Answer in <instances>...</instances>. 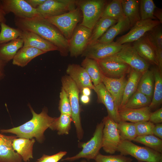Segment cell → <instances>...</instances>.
Here are the masks:
<instances>
[{
    "mask_svg": "<svg viewBox=\"0 0 162 162\" xmlns=\"http://www.w3.org/2000/svg\"><path fill=\"white\" fill-rule=\"evenodd\" d=\"M14 22L16 26L21 30L33 32L53 44L58 48L62 56H68L69 41L47 19L39 16L30 18L15 16Z\"/></svg>",
    "mask_w": 162,
    "mask_h": 162,
    "instance_id": "cell-1",
    "label": "cell"
},
{
    "mask_svg": "<svg viewBox=\"0 0 162 162\" xmlns=\"http://www.w3.org/2000/svg\"><path fill=\"white\" fill-rule=\"evenodd\" d=\"M32 117L29 121L17 127L11 129H1L2 133L15 134L18 138L31 139L35 138L39 143L44 140V133L55 121L56 117L50 116L48 110L44 107L39 114L36 113L30 104L28 105Z\"/></svg>",
    "mask_w": 162,
    "mask_h": 162,
    "instance_id": "cell-2",
    "label": "cell"
},
{
    "mask_svg": "<svg viewBox=\"0 0 162 162\" xmlns=\"http://www.w3.org/2000/svg\"><path fill=\"white\" fill-rule=\"evenodd\" d=\"M62 87L66 92L69 100L71 109V117L74 124L77 137L79 140L82 139L84 132L80 118V108L79 94L80 93L76 85L68 75L62 77Z\"/></svg>",
    "mask_w": 162,
    "mask_h": 162,
    "instance_id": "cell-3",
    "label": "cell"
},
{
    "mask_svg": "<svg viewBox=\"0 0 162 162\" xmlns=\"http://www.w3.org/2000/svg\"><path fill=\"white\" fill-rule=\"evenodd\" d=\"M107 2L105 0H76V5L82 14V20L80 25L92 30L101 18Z\"/></svg>",
    "mask_w": 162,
    "mask_h": 162,
    "instance_id": "cell-4",
    "label": "cell"
},
{
    "mask_svg": "<svg viewBox=\"0 0 162 162\" xmlns=\"http://www.w3.org/2000/svg\"><path fill=\"white\" fill-rule=\"evenodd\" d=\"M117 152L124 156L131 155L138 161L162 162V153L146 146L137 145L128 140H121Z\"/></svg>",
    "mask_w": 162,
    "mask_h": 162,
    "instance_id": "cell-5",
    "label": "cell"
},
{
    "mask_svg": "<svg viewBox=\"0 0 162 162\" xmlns=\"http://www.w3.org/2000/svg\"><path fill=\"white\" fill-rule=\"evenodd\" d=\"M104 124L102 121L96 125L92 137L87 142L82 144V150L76 155L68 157L62 161H73L81 158L94 159L102 148L103 130Z\"/></svg>",
    "mask_w": 162,
    "mask_h": 162,
    "instance_id": "cell-6",
    "label": "cell"
},
{
    "mask_svg": "<svg viewBox=\"0 0 162 162\" xmlns=\"http://www.w3.org/2000/svg\"><path fill=\"white\" fill-rule=\"evenodd\" d=\"M81 17V11L77 7L73 10L46 19L56 26L69 41Z\"/></svg>",
    "mask_w": 162,
    "mask_h": 162,
    "instance_id": "cell-7",
    "label": "cell"
},
{
    "mask_svg": "<svg viewBox=\"0 0 162 162\" xmlns=\"http://www.w3.org/2000/svg\"><path fill=\"white\" fill-rule=\"evenodd\" d=\"M102 148L107 153L113 154L117 152L121 140L117 129V123L108 116L103 118Z\"/></svg>",
    "mask_w": 162,
    "mask_h": 162,
    "instance_id": "cell-8",
    "label": "cell"
},
{
    "mask_svg": "<svg viewBox=\"0 0 162 162\" xmlns=\"http://www.w3.org/2000/svg\"><path fill=\"white\" fill-rule=\"evenodd\" d=\"M76 6L75 0H46L36 9L39 16L47 19L73 10Z\"/></svg>",
    "mask_w": 162,
    "mask_h": 162,
    "instance_id": "cell-9",
    "label": "cell"
},
{
    "mask_svg": "<svg viewBox=\"0 0 162 162\" xmlns=\"http://www.w3.org/2000/svg\"><path fill=\"white\" fill-rule=\"evenodd\" d=\"M92 30L82 26H76L69 40V50L71 57L81 55L87 47Z\"/></svg>",
    "mask_w": 162,
    "mask_h": 162,
    "instance_id": "cell-10",
    "label": "cell"
},
{
    "mask_svg": "<svg viewBox=\"0 0 162 162\" xmlns=\"http://www.w3.org/2000/svg\"><path fill=\"white\" fill-rule=\"evenodd\" d=\"M112 56L142 73L149 68L150 64L139 55L133 46L128 43L124 44L120 51Z\"/></svg>",
    "mask_w": 162,
    "mask_h": 162,
    "instance_id": "cell-11",
    "label": "cell"
},
{
    "mask_svg": "<svg viewBox=\"0 0 162 162\" xmlns=\"http://www.w3.org/2000/svg\"><path fill=\"white\" fill-rule=\"evenodd\" d=\"M124 45L114 41L108 43L96 42L88 45L81 56L96 60L101 59L117 53Z\"/></svg>",
    "mask_w": 162,
    "mask_h": 162,
    "instance_id": "cell-12",
    "label": "cell"
},
{
    "mask_svg": "<svg viewBox=\"0 0 162 162\" xmlns=\"http://www.w3.org/2000/svg\"><path fill=\"white\" fill-rule=\"evenodd\" d=\"M103 74L107 77L119 78L129 74L131 67L112 56L97 60Z\"/></svg>",
    "mask_w": 162,
    "mask_h": 162,
    "instance_id": "cell-13",
    "label": "cell"
},
{
    "mask_svg": "<svg viewBox=\"0 0 162 162\" xmlns=\"http://www.w3.org/2000/svg\"><path fill=\"white\" fill-rule=\"evenodd\" d=\"M160 24H161L157 20H141L132 26L128 33L117 38L115 42L120 45L133 42L143 36L147 32Z\"/></svg>",
    "mask_w": 162,
    "mask_h": 162,
    "instance_id": "cell-14",
    "label": "cell"
},
{
    "mask_svg": "<svg viewBox=\"0 0 162 162\" xmlns=\"http://www.w3.org/2000/svg\"><path fill=\"white\" fill-rule=\"evenodd\" d=\"M5 14L12 13L16 17L30 18L39 16L36 9L26 0H1Z\"/></svg>",
    "mask_w": 162,
    "mask_h": 162,
    "instance_id": "cell-15",
    "label": "cell"
},
{
    "mask_svg": "<svg viewBox=\"0 0 162 162\" xmlns=\"http://www.w3.org/2000/svg\"><path fill=\"white\" fill-rule=\"evenodd\" d=\"M97 96V102L103 104L106 107L108 116L115 122L120 121L118 109L111 95L102 82L94 86L93 89Z\"/></svg>",
    "mask_w": 162,
    "mask_h": 162,
    "instance_id": "cell-16",
    "label": "cell"
},
{
    "mask_svg": "<svg viewBox=\"0 0 162 162\" xmlns=\"http://www.w3.org/2000/svg\"><path fill=\"white\" fill-rule=\"evenodd\" d=\"M20 38L23 41L22 47H34L45 53L58 50V48L53 44L33 32L22 31Z\"/></svg>",
    "mask_w": 162,
    "mask_h": 162,
    "instance_id": "cell-17",
    "label": "cell"
},
{
    "mask_svg": "<svg viewBox=\"0 0 162 162\" xmlns=\"http://www.w3.org/2000/svg\"><path fill=\"white\" fill-rule=\"evenodd\" d=\"M66 72L74 82L80 92L84 88L94 89V86L91 79L86 70L80 65L72 64L68 66Z\"/></svg>",
    "mask_w": 162,
    "mask_h": 162,
    "instance_id": "cell-18",
    "label": "cell"
},
{
    "mask_svg": "<svg viewBox=\"0 0 162 162\" xmlns=\"http://www.w3.org/2000/svg\"><path fill=\"white\" fill-rule=\"evenodd\" d=\"M16 136L0 133V162H22L21 156L14 149L12 142Z\"/></svg>",
    "mask_w": 162,
    "mask_h": 162,
    "instance_id": "cell-19",
    "label": "cell"
},
{
    "mask_svg": "<svg viewBox=\"0 0 162 162\" xmlns=\"http://www.w3.org/2000/svg\"><path fill=\"white\" fill-rule=\"evenodd\" d=\"M127 81L125 76L118 79L107 77L103 75L102 76V82L113 97L118 110L121 104Z\"/></svg>",
    "mask_w": 162,
    "mask_h": 162,
    "instance_id": "cell-20",
    "label": "cell"
},
{
    "mask_svg": "<svg viewBox=\"0 0 162 162\" xmlns=\"http://www.w3.org/2000/svg\"><path fill=\"white\" fill-rule=\"evenodd\" d=\"M151 111L148 106L136 109H122L118 110L120 121L135 123L148 121Z\"/></svg>",
    "mask_w": 162,
    "mask_h": 162,
    "instance_id": "cell-21",
    "label": "cell"
},
{
    "mask_svg": "<svg viewBox=\"0 0 162 162\" xmlns=\"http://www.w3.org/2000/svg\"><path fill=\"white\" fill-rule=\"evenodd\" d=\"M131 28L128 19L124 16L110 27L96 42L101 43L112 42L116 36Z\"/></svg>",
    "mask_w": 162,
    "mask_h": 162,
    "instance_id": "cell-22",
    "label": "cell"
},
{
    "mask_svg": "<svg viewBox=\"0 0 162 162\" xmlns=\"http://www.w3.org/2000/svg\"><path fill=\"white\" fill-rule=\"evenodd\" d=\"M35 142L34 138L17 137L13 140L12 145L14 150L21 156L22 160L28 162L33 158V146Z\"/></svg>",
    "mask_w": 162,
    "mask_h": 162,
    "instance_id": "cell-23",
    "label": "cell"
},
{
    "mask_svg": "<svg viewBox=\"0 0 162 162\" xmlns=\"http://www.w3.org/2000/svg\"><path fill=\"white\" fill-rule=\"evenodd\" d=\"M133 46L139 55L150 64L158 66L154 50L144 36L133 42Z\"/></svg>",
    "mask_w": 162,
    "mask_h": 162,
    "instance_id": "cell-24",
    "label": "cell"
},
{
    "mask_svg": "<svg viewBox=\"0 0 162 162\" xmlns=\"http://www.w3.org/2000/svg\"><path fill=\"white\" fill-rule=\"evenodd\" d=\"M129 74L128 78L124 88L122 100L119 110L124 106L130 97L136 91L142 73L131 68Z\"/></svg>",
    "mask_w": 162,
    "mask_h": 162,
    "instance_id": "cell-25",
    "label": "cell"
},
{
    "mask_svg": "<svg viewBox=\"0 0 162 162\" xmlns=\"http://www.w3.org/2000/svg\"><path fill=\"white\" fill-rule=\"evenodd\" d=\"M45 53L34 47H22L17 51L13 59L12 63L14 65L24 67L33 59Z\"/></svg>",
    "mask_w": 162,
    "mask_h": 162,
    "instance_id": "cell-26",
    "label": "cell"
},
{
    "mask_svg": "<svg viewBox=\"0 0 162 162\" xmlns=\"http://www.w3.org/2000/svg\"><path fill=\"white\" fill-rule=\"evenodd\" d=\"M23 45L20 38L8 43L0 44V60L7 64L13 59L17 51Z\"/></svg>",
    "mask_w": 162,
    "mask_h": 162,
    "instance_id": "cell-27",
    "label": "cell"
},
{
    "mask_svg": "<svg viewBox=\"0 0 162 162\" xmlns=\"http://www.w3.org/2000/svg\"><path fill=\"white\" fill-rule=\"evenodd\" d=\"M121 2L123 13L128 19L131 28L141 20L140 0H121Z\"/></svg>",
    "mask_w": 162,
    "mask_h": 162,
    "instance_id": "cell-28",
    "label": "cell"
},
{
    "mask_svg": "<svg viewBox=\"0 0 162 162\" xmlns=\"http://www.w3.org/2000/svg\"><path fill=\"white\" fill-rule=\"evenodd\" d=\"M81 66L87 72L94 86L102 82L103 74L97 60L85 58L81 63Z\"/></svg>",
    "mask_w": 162,
    "mask_h": 162,
    "instance_id": "cell-29",
    "label": "cell"
},
{
    "mask_svg": "<svg viewBox=\"0 0 162 162\" xmlns=\"http://www.w3.org/2000/svg\"><path fill=\"white\" fill-rule=\"evenodd\" d=\"M152 69L154 76V85L152 101L148 106L151 111L158 108L162 103V74L157 66Z\"/></svg>",
    "mask_w": 162,
    "mask_h": 162,
    "instance_id": "cell-30",
    "label": "cell"
},
{
    "mask_svg": "<svg viewBox=\"0 0 162 162\" xmlns=\"http://www.w3.org/2000/svg\"><path fill=\"white\" fill-rule=\"evenodd\" d=\"M154 85V76L152 69H149L142 74L137 90L150 98H152Z\"/></svg>",
    "mask_w": 162,
    "mask_h": 162,
    "instance_id": "cell-31",
    "label": "cell"
},
{
    "mask_svg": "<svg viewBox=\"0 0 162 162\" xmlns=\"http://www.w3.org/2000/svg\"><path fill=\"white\" fill-rule=\"evenodd\" d=\"M118 20L106 18H100L94 25L88 45L96 43L107 29L115 24Z\"/></svg>",
    "mask_w": 162,
    "mask_h": 162,
    "instance_id": "cell-32",
    "label": "cell"
},
{
    "mask_svg": "<svg viewBox=\"0 0 162 162\" xmlns=\"http://www.w3.org/2000/svg\"><path fill=\"white\" fill-rule=\"evenodd\" d=\"M124 16L123 11L121 0H113L107 4L101 18L118 20Z\"/></svg>",
    "mask_w": 162,
    "mask_h": 162,
    "instance_id": "cell-33",
    "label": "cell"
},
{
    "mask_svg": "<svg viewBox=\"0 0 162 162\" xmlns=\"http://www.w3.org/2000/svg\"><path fill=\"white\" fill-rule=\"evenodd\" d=\"M152 100L147 96L136 90L121 109H139L148 106Z\"/></svg>",
    "mask_w": 162,
    "mask_h": 162,
    "instance_id": "cell-34",
    "label": "cell"
},
{
    "mask_svg": "<svg viewBox=\"0 0 162 162\" xmlns=\"http://www.w3.org/2000/svg\"><path fill=\"white\" fill-rule=\"evenodd\" d=\"M73 122L71 116L65 114H61L56 117L49 128L53 130H56L59 135H67L71 128V123Z\"/></svg>",
    "mask_w": 162,
    "mask_h": 162,
    "instance_id": "cell-35",
    "label": "cell"
},
{
    "mask_svg": "<svg viewBox=\"0 0 162 162\" xmlns=\"http://www.w3.org/2000/svg\"><path fill=\"white\" fill-rule=\"evenodd\" d=\"M117 129L121 140L131 141L137 136L134 123L120 121L117 123Z\"/></svg>",
    "mask_w": 162,
    "mask_h": 162,
    "instance_id": "cell-36",
    "label": "cell"
},
{
    "mask_svg": "<svg viewBox=\"0 0 162 162\" xmlns=\"http://www.w3.org/2000/svg\"><path fill=\"white\" fill-rule=\"evenodd\" d=\"M133 141L162 153V139L153 135L138 136Z\"/></svg>",
    "mask_w": 162,
    "mask_h": 162,
    "instance_id": "cell-37",
    "label": "cell"
},
{
    "mask_svg": "<svg viewBox=\"0 0 162 162\" xmlns=\"http://www.w3.org/2000/svg\"><path fill=\"white\" fill-rule=\"evenodd\" d=\"M144 37L150 43L154 50L162 49V27L160 24L147 32Z\"/></svg>",
    "mask_w": 162,
    "mask_h": 162,
    "instance_id": "cell-38",
    "label": "cell"
},
{
    "mask_svg": "<svg viewBox=\"0 0 162 162\" xmlns=\"http://www.w3.org/2000/svg\"><path fill=\"white\" fill-rule=\"evenodd\" d=\"M0 44L8 43L20 38L22 31L11 27L5 23L1 24Z\"/></svg>",
    "mask_w": 162,
    "mask_h": 162,
    "instance_id": "cell-39",
    "label": "cell"
},
{
    "mask_svg": "<svg viewBox=\"0 0 162 162\" xmlns=\"http://www.w3.org/2000/svg\"><path fill=\"white\" fill-rule=\"evenodd\" d=\"M140 14L141 20L147 19L157 20L154 12L157 8L152 0H141L140 2Z\"/></svg>",
    "mask_w": 162,
    "mask_h": 162,
    "instance_id": "cell-40",
    "label": "cell"
},
{
    "mask_svg": "<svg viewBox=\"0 0 162 162\" xmlns=\"http://www.w3.org/2000/svg\"><path fill=\"white\" fill-rule=\"evenodd\" d=\"M95 162H132L133 159L121 154L106 155L99 153L94 159Z\"/></svg>",
    "mask_w": 162,
    "mask_h": 162,
    "instance_id": "cell-41",
    "label": "cell"
},
{
    "mask_svg": "<svg viewBox=\"0 0 162 162\" xmlns=\"http://www.w3.org/2000/svg\"><path fill=\"white\" fill-rule=\"evenodd\" d=\"M137 136L153 134L154 124L149 121H141L134 123Z\"/></svg>",
    "mask_w": 162,
    "mask_h": 162,
    "instance_id": "cell-42",
    "label": "cell"
},
{
    "mask_svg": "<svg viewBox=\"0 0 162 162\" xmlns=\"http://www.w3.org/2000/svg\"><path fill=\"white\" fill-rule=\"evenodd\" d=\"M59 97L58 110L61 114L71 116V109L69 100L66 92L62 87L60 93Z\"/></svg>",
    "mask_w": 162,
    "mask_h": 162,
    "instance_id": "cell-43",
    "label": "cell"
},
{
    "mask_svg": "<svg viewBox=\"0 0 162 162\" xmlns=\"http://www.w3.org/2000/svg\"><path fill=\"white\" fill-rule=\"evenodd\" d=\"M67 154L66 151H60L52 155L44 154L35 162H58Z\"/></svg>",
    "mask_w": 162,
    "mask_h": 162,
    "instance_id": "cell-44",
    "label": "cell"
},
{
    "mask_svg": "<svg viewBox=\"0 0 162 162\" xmlns=\"http://www.w3.org/2000/svg\"><path fill=\"white\" fill-rule=\"evenodd\" d=\"M148 121L154 124L162 122V108L161 107L150 115Z\"/></svg>",
    "mask_w": 162,
    "mask_h": 162,
    "instance_id": "cell-45",
    "label": "cell"
},
{
    "mask_svg": "<svg viewBox=\"0 0 162 162\" xmlns=\"http://www.w3.org/2000/svg\"><path fill=\"white\" fill-rule=\"evenodd\" d=\"M154 50L158 63L157 67L160 72L162 74V49H156Z\"/></svg>",
    "mask_w": 162,
    "mask_h": 162,
    "instance_id": "cell-46",
    "label": "cell"
},
{
    "mask_svg": "<svg viewBox=\"0 0 162 162\" xmlns=\"http://www.w3.org/2000/svg\"><path fill=\"white\" fill-rule=\"evenodd\" d=\"M153 134L162 139V124L159 123L154 124L153 130Z\"/></svg>",
    "mask_w": 162,
    "mask_h": 162,
    "instance_id": "cell-47",
    "label": "cell"
},
{
    "mask_svg": "<svg viewBox=\"0 0 162 162\" xmlns=\"http://www.w3.org/2000/svg\"><path fill=\"white\" fill-rule=\"evenodd\" d=\"M33 8H36L38 7L43 4L46 0H26Z\"/></svg>",
    "mask_w": 162,
    "mask_h": 162,
    "instance_id": "cell-48",
    "label": "cell"
},
{
    "mask_svg": "<svg viewBox=\"0 0 162 162\" xmlns=\"http://www.w3.org/2000/svg\"><path fill=\"white\" fill-rule=\"evenodd\" d=\"M6 14L3 9L2 3L1 0H0V30L1 24L2 23H6V19L5 18Z\"/></svg>",
    "mask_w": 162,
    "mask_h": 162,
    "instance_id": "cell-49",
    "label": "cell"
},
{
    "mask_svg": "<svg viewBox=\"0 0 162 162\" xmlns=\"http://www.w3.org/2000/svg\"><path fill=\"white\" fill-rule=\"evenodd\" d=\"M154 16L160 22L161 24L162 23V10L161 9L157 8L155 9L154 12Z\"/></svg>",
    "mask_w": 162,
    "mask_h": 162,
    "instance_id": "cell-50",
    "label": "cell"
},
{
    "mask_svg": "<svg viewBox=\"0 0 162 162\" xmlns=\"http://www.w3.org/2000/svg\"><path fill=\"white\" fill-rule=\"evenodd\" d=\"M7 64L0 60V80L4 78V68Z\"/></svg>",
    "mask_w": 162,
    "mask_h": 162,
    "instance_id": "cell-51",
    "label": "cell"
},
{
    "mask_svg": "<svg viewBox=\"0 0 162 162\" xmlns=\"http://www.w3.org/2000/svg\"><path fill=\"white\" fill-rule=\"evenodd\" d=\"M80 100L83 104H88L90 101V99L89 96L82 94L80 96Z\"/></svg>",
    "mask_w": 162,
    "mask_h": 162,
    "instance_id": "cell-52",
    "label": "cell"
},
{
    "mask_svg": "<svg viewBox=\"0 0 162 162\" xmlns=\"http://www.w3.org/2000/svg\"><path fill=\"white\" fill-rule=\"evenodd\" d=\"M91 89L89 88H83L82 90L81 93L82 94L89 96L91 94Z\"/></svg>",
    "mask_w": 162,
    "mask_h": 162,
    "instance_id": "cell-53",
    "label": "cell"
},
{
    "mask_svg": "<svg viewBox=\"0 0 162 162\" xmlns=\"http://www.w3.org/2000/svg\"><path fill=\"white\" fill-rule=\"evenodd\" d=\"M80 162H87V161H86V160H82Z\"/></svg>",
    "mask_w": 162,
    "mask_h": 162,
    "instance_id": "cell-54",
    "label": "cell"
},
{
    "mask_svg": "<svg viewBox=\"0 0 162 162\" xmlns=\"http://www.w3.org/2000/svg\"><path fill=\"white\" fill-rule=\"evenodd\" d=\"M138 162H142L141 161H138Z\"/></svg>",
    "mask_w": 162,
    "mask_h": 162,
    "instance_id": "cell-55",
    "label": "cell"
}]
</instances>
